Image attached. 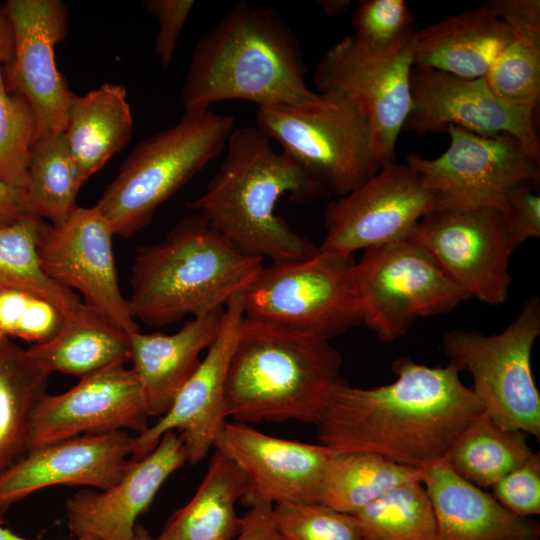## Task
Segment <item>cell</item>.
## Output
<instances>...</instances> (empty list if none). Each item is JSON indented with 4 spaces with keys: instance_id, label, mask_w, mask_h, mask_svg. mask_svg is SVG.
<instances>
[{
    "instance_id": "cell-44",
    "label": "cell",
    "mask_w": 540,
    "mask_h": 540,
    "mask_svg": "<svg viewBox=\"0 0 540 540\" xmlns=\"http://www.w3.org/2000/svg\"><path fill=\"white\" fill-rule=\"evenodd\" d=\"M235 540H283L275 523L273 505L256 503L242 517V527Z\"/></svg>"
},
{
    "instance_id": "cell-25",
    "label": "cell",
    "mask_w": 540,
    "mask_h": 540,
    "mask_svg": "<svg viewBox=\"0 0 540 540\" xmlns=\"http://www.w3.org/2000/svg\"><path fill=\"white\" fill-rule=\"evenodd\" d=\"M514 36L513 30L483 4L417 29L413 67L465 79L486 77Z\"/></svg>"
},
{
    "instance_id": "cell-26",
    "label": "cell",
    "mask_w": 540,
    "mask_h": 540,
    "mask_svg": "<svg viewBox=\"0 0 540 540\" xmlns=\"http://www.w3.org/2000/svg\"><path fill=\"white\" fill-rule=\"evenodd\" d=\"M63 133L83 185L132 138L125 85L104 83L84 95L74 93Z\"/></svg>"
},
{
    "instance_id": "cell-50",
    "label": "cell",
    "mask_w": 540,
    "mask_h": 540,
    "mask_svg": "<svg viewBox=\"0 0 540 540\" xmlns=\"http://www.w3.org/2000/svg\"><path fill=\"white\" fill-rule=\"evenodd\" d=\"M77 540H101V539L91 536V535H82V536L77 537Z\"/></svg>"
},
{
    "instance_id": "cell-22",
    "label": "cell",
    "mask_w": 540,
    "mask_h": 540,
    "mask_svg": "<svg viewBox=\"0 0 540 540\" xmlns=\"http://www.w3.org/2000/svg\"><path fill=\"white\" fill-rule=\"evenodd\" d=\"M187 462L177 431L166 432L153 450L134 459L121 479L105 490L83 489L66 500L67 526L75 537L131 540L137 518L177 469Z\"/></svg>"
},
{
    "instance_id": "cell-29",
    "label": "cell",
    "mask_w": 540,
    "mask_h": 540,
    "mask_svg": "<svg viewBox=\"0 0 540 540\" xmlns=\"http://www.w3.org/2000/svg\"><path fill=\"white\" fill-rule=\"evenodd\" d=\"M50 374L9 338H0V475L28 453L33 410Z\"/></svg>"
},
{
    "instance_id": "cell-46",
    "label": "cell",
    "mask_w": 540,
    "mask_h": 540,
    "mask_svg": "<svg viewBox=\"0 0 540 540\" xmlns=\"http://www.w3.org/2000/svg\"><path fill=\"white\" fill-rule=\"evenodd\" d=\"M14 52L13 23L4 7L0 6V66L7 65Z\"/></svg>"
},
{
    "instance_id": "cell-45",
    "label": "cell",
    "mask_w": 540,
    "mask_h": 540,
    "mask_svg": "<svg viewBox=\"0 0 540 540\" xmlns=\"http://www.w3.org/2000/svg\"><path fill=\"white\" fill-rule=\"evenodd\" d=\"M28 212L23 188L15 187L0 178V228L11 225Z\"/></svg>"
},
{
    "instance_id": "cell-49",
    "label": "cell",
    "mask_w": 540,
    "mask_h": 540,
    "mask_svg": "<svg viewBox=\"0 0 540 540\" xmlns=\"http://www.w3.org/2000/svg\"><path fill=\"white\" fill-rule=\"evenodd\" d=\"M131 540H154L149 531L141 524H136Z\"/></svg>"
},
{
    "instance_id": "cell-15",
    "label": "cell",
    "mask_w": 540,
    "mask_h": 540,
    "mask_svg": "<svg viewBox=\"0 0 540 540\" xmlns=\"http://www.w3.org/2000/svg\"><path fill=\"white\" fill-rule=\"evenodd\" d=\"M114 232L96 205L77 207L60 224L46 221L37 251L45 273L84 297V304L114 327L139 331L120 290L112 249Z\"/></svg>"
},
{
    "instance_id": "cell-18",
    "label": "cell",
    "mask_w": 540,
    "mask_h": 540,
    "mask_svg": "<svg viewBox=\"0 0 540 540\" xmlns=\"http://www.w3.org/2000/svg\"><path fill=\"white\" fill-rule=\"evenodd\" d=\"M148 409L133 370L115 364L80 378L67 391L44 394L30 421L28 451L85 434L116 431L143 433Z\"/></svg>"
},
{
    "instance_id": "cell-31",
    "label": "cell",
    "mask_w": 540,
    "mask_h": 540,
    "mask_svg": "<svg viewBox=\"0 0 540 540\" xmlns=\"http://www.w3.org/2000/svg\"><path fill=\"white\" fill-rule=\"evenodd\" d=\"M533 453L526 433L503 428L484 412L461 433L444 459L460 477L485 490Z\"/></svg>"
},
{
    "instance_id": "cell-37",
    "label": "cell",
    "mask_w": 540,
    "mask_h": 540,
    "mask_svg": "<svg viewBox=\"0 0 540 540\" xmlns=\"http://www.w3.org/2000/svg\"><path fill=\"white\" fill-rule=\"evenodd\" d=\"M64 314L50 301L30 291L0 289V338H19L42 344L65 323Z\"/></svg>"
},
{
    "instance_id": "cell-27",
    "label": "cell",
    "mask_w": 540,
    "mask_h": 540,
    "mask_svg": "<svg viewBox=\"0 0 540 540\" xmlns=\"http://www.w3.org/2000/svg\"><path fill=\"white\" fill-rule=\"evenodd\" d=\"M248 492L243 473L215 450L194 496L168 518L154 540H235L242 527L235 504Z\"/></svg>"
},
{
    "instance_id": "cell-2",
    "label": "cell",
    "mask_w": 540,
    "mask_h": 540,
    "mask_svg": "<svg viewBox=\"0 0 540 540\" xmlns=\"http://www.w3.org/2000/svg\"><path fill=\"white\" fill-rule=\"evenodd\" d=\"M330 194L256 126L234 128L219 168L205 192L187 203L240 252L284 263L307 258L318 247L276 214L278 201L289 196L309 202Z\"/></svg>"
},
{
    "instance_id": "cell-1",
    "label": "cell",
    "mask_w": 540,
    "mask_h": 540,
    "mask_svg": "<svg viewBox=\"0 0 540 540\" xmlns=\"http://www.w3.org/2000/svg\"><path fill=\"white\" fill-rule=\"evenodd\" d=\"M395 381L360 388L343 379L333 388L317 426L319 444L335 453H375L422 469L443 459L484 407L461 371L430 367L402 356Z\"/></svg>"
},
{
    "instance_id": "cell-9",
    "label": "cell",
    "mask_w": 540,
    "mask_h": 540,
    "mask_svg": "<svg viewBox=\"0 0 540 540\" xmlns=\"http://www.w3.org/2000/svg\"><path fill=\"white\" fill-rule=\"evenodd\" d=\"M540 335V300L532 296L502 332L454 329L442 339L449 363L473 379L484 412L499 426L540 438V394L531 354Z\"/></svg>"
},
{
    "instance_id": "cell-47",
    "label": "cell",
    "mask_w": 540,
    "mask_h": 540,
    "mask_svg": "<svg viewBox=\"0 0 540 540\" xmlns=\"http://www.w3.org/2000/svg\"><path fill=\"white\" fill-rule=\"evenodd\" d=\"M317 6L329 18L346 13L351 6L350 0H318Z\"/></svg>"
},
{
    "instance_id": "cell-30",
    "label": "cell",
    "mask_w": 540,
    "mask_h": 540,
    "mask_svg": "<svg viewBox=\"0 0 540 540\" xmlns=\"http://www.w3.org/2000/svg\"><path fill=\"white\" fill-rule=\"evenodd\" d=\"M45 222L28 214L0 228V289L38 294L54 304L66 319L85 317L94 311L75 292L50 278L41 266L37 245Z\"/></svg>"
},
{
    "instance_id": "cell-5",
    "label": "cell",
    "mask_w": 540,
    "mask_h": 540,
    "mask_svg": "<svg viewBox=\"0 0 540 540\" xmlns=\"http://www.w3.org/2000/svg\"><path fill=\"white\" fill-rule=\"evenodd\" d=\"M264 260L248 256L194 212L163 241L136 250L130 276L131 314L164 326L223 309L251 283Z\"/></svg>"
},
{
    "instance_id": "cell-32",
    "label": "cell",
    "mask_w": 540,
    "mask_h": 540,
    "mask_svg": "<svg viewBox=\"0 0 540 540\" xmlns=\"http://www.w3.org/2000/svg\"><path fill=\"white\" fill-rule=\"evenodd\" d=\"M410 481H421V469L370 452L335 453L326 471L319 503L354 514L388 490Z\"/></svg>"
},
{
    "instance_id": "cell-3",
    "label": "cell",
    "mask_w": 540,
    "mask_h": 540,
    "mask_svg": "<svg viewBox=\"0 0 540 540\" xmlns=\"http://www.w3.org/2000/svg\"><path fill=\"white\" fill-rule=\"evenodd\" d=\"M300 41L274 8L237 3L196 43L182 89L184 112L243 100L257 107L315 100Z\"/></svg>"
},
{
    "instance_id": "cell-14",
    "label": "cell",
    "mask_w": 540,
    "mask_h": 540,
    "mask_svg": "<svg viewBox=\"0 0 540 540\" xmlns=\"http://www.w3.org/2000/svg\"><path fill=\"white\" fill-rule=\"evenodd\" d=\"M437 208L435 194L406 162L391 163L324 212L325 251L354 255L409 239L417 223Z\"/></svg>"
},
{
    "instance_id": "cell-10",
    "label": "cell",
    "mask_w": 540,
    "mask_h": 540,
    "mask_svg": "<svg viewBox=\"0 0 540 540\" xmlns=\"http://www.w3.org/2000/svg\"><path fill=\"white\" fill-rule=\"evenodd\" d=\"M354 272L362 324L386 343L404 336L417 319L470 299L410 239L364 250Z\"/></svg>"
},
{
    "instance_id": "cell-20",
    "label": "cell",
    "mask_w": 540,
    "mask_h": 540,
    "mask_svg": "<svg viewBox=\"0 0 540 540\" xmlns=\"http://www.w3.org/2000/svg\"><path fill=\"white\" fill-rule=\"evenodd\" d=\"M242 295L243 292L236 294L225 306L218 336L168 411L143 433L133 437L134 459L153 450L168 431H177L181 435L190 464L200 462L213 447L227 422L225 382L244 318Z\"/></svg>"
},
{
    "instance_id": "cell-12",
    "label": "cell",
    "mask_w": 540,
    "mask_h": 540,
    "mask_svg": "<svg viewBox=\"0 0 540 540\" xmlns=\"http://www.w3.org/2000/svg\"><path fill=\"white\" fill-rule=\"evenodd\" d=\"M450 144L434 159L405 157L433 191L437 208H502L516 187L539 184L540 157L509 134L484 136L456 126Z\"/></svg>"
},
{
    "instance_id": "cell-11",
    "label": "cell",
    "mask_w": 540,
    "mask_h": 540,
    "mask_svg": "<svg viewBox=\"0 0 540 540\" xmlns=\"http://www.w3.org/2000/svg\"><path fill=\"white\" fill-rule=\"evenodd\" d=\"M416 30L411 28L384 50L347 35L325 52L314 71L319 94L341 93L363 107L382 167L395 162L396 143L411 110Z\"/></svg>"
},
{
    "instance_id": "cell-8",
    "label": "cell",
    "mask_w": 540,
    "mask_h": 540,
    "mask_svg": "<svg viewBox=\"0 0 540 540\" xmlns=\"http://www.w3.org/2000/svg\"><path fill=\"white\" fill-rule=\"evenodd\" d=\"M354 255L318 250L263 266L243 291L245 318L326 340L362 324Z\"/></svg>"
},
{
    "instance_id": "cell-36",
    "label": "cell",
    "mask_w": 540,
    "mask_h": 540,
    "mask_svg": "<svg viewBox=\"0 0 540 540\" xmlns=\"http://www.w3.org/2000/svg\"><path fill=\"white\" fill-rule=\"evenodd\" d=\"M36 138V121L28 102L10 93L0 66V178L24 188L31 151Z\"/></svg>"
},
{
    "instance_id": "cell-38",
    "label": "cell",
    "mask_w": 540,
    "mask_h": 540,
    "mask_svg": "<svg viewBox=\"0 0 540 540\" xmlns=\"http://www.w3.org/2000/svg\"><path fill=\"white\" fill-rule=\"evenodd\" d=\"M283 540H364L352 514L322 503H283L273 506Z\"/></svg>"
},
{
    "instance_id": "cell-13",
    "label": "cell",
    "mask_w": 540,
    "mask_h": 540,
    "mask_svg": "<svg viewBox=\"0 0 540 540\" xmlns=\"http://www.w3.org/2000/svg\"><path fill=\"white\" fill-rule=\"evenodd\" d=\"M409 239L469 298L491 306L506 302L509 261L516 247L501 208H436L417 223Z\"/></svg>"
},
{
    "instance_id": "cell-40",
    "label": "cell",
    "mask_w": 540,
    "mask_h": 540,
    "mask_svg": "<svg viewBox=\"0 0 540 540\" xmlns=\"http://www.w3.org/2000/svg\"><path fill=\"white\" fill-rule=\"evenodd\" d=\"M492 495L511 512L529 517L540 513V455L533 453L492 487Z\"/></svg>"
},
{
    "instance_id": "cell-7",
    "label": "cell",
    "mask_w": 540,
    "mask_h": 540,
    "mask_svg": "<svg viewBox=\"0 0 540 540\" xmlns=\"http://www.w3.org/2000/svg\"><path fill=\"white\" fill-rule=\"evenodd\" d=\"M256 123L282 153L337 197L382 168L367 113L344 94L329 92L301 104L259 107Z\"/></svg>"
},
{
    "instance_id": "cell-17",
    "label": "cell",
    "mask_w": 540,
    "mask_h": 540,
    "mask_svg": "<svg viewBox=\"0 0 540 540\" xmlns=\"http://www.w3.org/2000/svg\"><path fill=\"white\" fill-rule=\"evenodd\" d=\"M410 87L411 110L403 130L424 135L456 126L484 136L509 134L540 157L536 110L505 101L486 77L465 79L413 67Z\"/></svg>"
},
{
    "instance_id": "cell-23",
    "label": "cell",
    "mask_w": 540,
    "mask_h": 540,
    "mask_svg": "<svg viewBox=\"0 0 540 540\" xmlns=\"http://www.w3.org/2000/svg\"><path fill=\"white\" fill-rule=\"evenodd\" d=\"M421 482L435 511L439 540H539L536 521L505 508L444 458L421 469Z\"/></svg>"
},
{
    "instance_id": "cell-43",
    "label": "cell",
    "mask_w": 540,
    "mask_h": 540,
    "mask_svg": "<svg viewBox=\"0 0 540 540\" xmlns=\"http://www.w3.org/2000/svg\"><path fill=\"white\" fill-rule=\"evenodd\" d=\"M485 5L514 34H540V1L539 0H491Z\"/></svg>"
},
{
    "instance_id": "cell-39",
    "label": "cell",
    "mask_w": 540,
    "mask_h": 540,
    "mask_svg": "<svg viewBox=\"0 0 540 540\" xmlns=\"http://www.w3.org/2000/svg\"><path fill=\"white\" fill-rule=\"evenodd\" d=\"M352 26L359 41L384 50L413 28V15L403 0H363L354 10Z\"/></svg>"
},
{
    "instance_id": "cell-24",
    "label": "cell",
    "mask_w": 540,
    "mask_h": 540,
    "mask_svg": "<svg viewBox=\"0 0 540 540\" xmlns=\"http://www.w3.org/2000/svg\"><path fill=\"white\" fill-rule=\"evenodd\" d=\"M224 308L192 317L173 334L140 330L130 334V361L141 382L149 416L161 417L171 407L199 366L201 353L218 336Z\"/></svg>"
},
{
    "instance_id": "cell-41",
    "label": "cell",
    "mask_w": 540,
    "mask_h": 540,
    "mask_svg": "<svg viewBox=\"0 0 540 540\" xmlns=\"http://www.w3.org/2000/svg\"><path fill=\"white\" fill-rule=\"evenodd\" d=\"M538 185L526 183L514 188L502 206L507 233L515 247L540 237V195Z\"/></svg>"
},
{
    "instance_id": "cell-28",
    "label": "cell",
    "mask_w": 540,
    "mask_h": 540,
    "mask_svg": "<svg viewBox=\"0 0 540 540\" xmlns=\"http://www.w3.org/2000/svg\"><path fill=\"white\" fill-rule=\"evenodd\" d=\"M27 352L46 372L86 377L130 360V334L114 327L93 312L66 319L49 341L31 345Z\"/></svg>"
},
{
    "instance_id": "cell-6",
    "label": "cell",
    "mask_w": 540,
    "mask_h": 540,
    "mask_svg": "<svg viewBox=\"0 0 540 540\" xmlns=\"http://www.w3.org/2000/svg\"><path fill=\"white\" fill-rule=\"evenodd\" d=\"M234 128L229 114L184 112L136 145L96 204L114 235L127 238L147 226L163 202L221 154Z\"/></svg>"
},
{
    "instance_id": "cell-42",
    "label": "cell",
    "mask_w": 540,
    "mask_h": 540,
    "mask_svg": "<svg viewBox=\"0 0 540 540\" xmlns=\"http://www.w3.org/2000/svg\"><path fill=\"white\" fill-rule=\"evenodd\" d=\"M195 1L193 0H145V10L159 23L155 53L163 67L173 60L178 38L187 22Z\"/></svg>"
},
{
    "instance_id": "cell-21",
    "label": "cell",
    "mask_w": 540,
    "mask_h": 540,
    "mask_svg": "<svg viewBox=\"0 0 540 540\" xmlns=\"http://www.w3.org/2000/svg\"><path fill=\"white\" fill-rule=\"evenodd\" d=\"M133 462V437L126 431L85 434L28 451L0 475V512L54 485L108 489Z\"/></svg>"
},
{
    "instance_id": "cell-19",
    "label": "cell",
    "mask_w": 540,
    "mask_h": 540,
    "mask_svg": "<svg viewBox=\"0 0 540 540\" xmlns=\"http://www.w3.org/2000/svg\"><path fill=\"white\" fill-rule=\"evenodd\" d=\"M215 450L231 459L245 476L247 506L256 503H315L335 454L321 444L267 435L249 424L226 422Z\"/></svg>"
},
{
    "instance_id": "cell-35",
    "label": "cell",
    "mask_w": 540,
    "mask_h": 540,
    "mask_svg": "<svg viewBox=\"0 0 540 540\" xmlns=\"http://www.w3.org/2000/svg\"><path fill=\"white\" fill-rule=\"evenodd\" d=\"M486 80L505 101L536 110L540 100V34H515Z\"/></svg>"
},
{
    "instance_id": "cell-34",
    "label": "cell",
    "mask_w": 540,
    "mask_h": 540,
    "mask_svg": "<svg viewBox=\"0 0 540 540\" xmlns=\"http://www.w3.org/2000/svg\"><path fill=\"white\" fill-rule=\"evenodd\" d=\"M352 515L364 540H439L435 511L421 481L395 486Z\"/></svg>"
},
{
    "instance_id": "cell-4",
    "label": "cell",
    "mask_w": 540,
    "mask_h": 540,
    "mask_svg": "<svg viewBox=\"0 0 540 540\" xmlns=\"http://www.w3.org/2000/svg\"><path fill=\"white\" fill-rule=\"evenodd\" d=\"M341 365L329 340L244 317L226 374L227 417L316 425Z\"/></svg>"
},
{
    "instance_id": "cell-16",
    "label": "cell",
    "mask_w": 540,
    "mask_h": 540,
    "mask_svg": "<svg viewBox=\"0 0 540 540\" xmlns=\"http://www.w3.org/2000/svg\"><path fill=\"white\" fill-rule=\"evenodd\" d=\"M4 7L14 28L13 56L2 67L6 88L30 105L35 142L63 133L74 93L58 70L55 47L67 36L68 7L60 0H9Z\"/></svg>"
},
{
    "instance_id": "cell-48",
    "label": "cell",
    "mask_w": 540,
    "mask_h": 540,
    "mask_svg": "<svg viewBox=\"0 0 540 540\" xmlns=\"http://www.w3.org/2000/svg\"><path fill=\"white\" fill-rule=\"evenodd\" d=\"M0 540H37V539L25 538L16 534L10 528L5 527L3 521L0 520Z\"/></svg>"
},
{
    "instance_id": "cell-33",
    "label": "cell",
    "mask_w": 540,
    "mask_h": 540,
    "mask_svg": "<svg viewBox=\"0 0 540 540\" xmlns=\"http://www.w3.org/2000/svg\"><path fill=\"white\" fill-rule=\"evenodd\" d=\"M81 186L64 133L34 143L23 188L30 214L54 225L66 221L78 207Z\"/></svg>"
}]
</instances>
